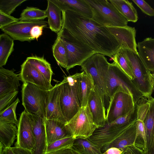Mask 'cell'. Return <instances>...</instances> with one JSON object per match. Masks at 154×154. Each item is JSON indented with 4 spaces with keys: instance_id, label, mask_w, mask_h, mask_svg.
<instances>
[{
    "instance_id": "cell-1",
    "label": "cell",
    "mask_w": 154,
    "mask_h": 154,
    "mask_svg": "<svg viewBox=\"0 0 154 154\" xmlns=\"http://www.w3.org/2000/svg\"><path fill=\"white\" fill-rule=\"evenodd\" d=\"M62 13V27L96 53L112 57L120 49L119 43L106 26L73 11Z\"/></svg>"
},
{
    "instance_id": "cell-2",
    "label": "cell",
    "mask_w": 154,
    "mask_h": 154,
    "mask_svg": "<svg viewBox=\"0 0 154 154\" xmlns=\"http://www.w3.org/2000/svg\"><path fill=\"white\" fill-rule=\"evenodd\" d=\"M83 72L64 76L59 84L61 111L67 123L82 107L81 79Z\"/></svg>"
},
{
    "instance_id": "cell-3",
    "label": "cell",
    "mask_w": 154,
    "mask_h": 154,
    "mask_svg": "<svg viewBox=\"0 0 154 154\" xmlns=\"http://www.w3.org/2000/svg\"><path fill=\"white\" fill-rule=\"evenodd\" d=\"M53 73L51 64L43 57L32 56L21 65L19 76L23 83H31L48 91L53 87L51 83Z\"/></svg>"
},
{
    "instance_id": "cell-4",
    "label": "cell",
    "mask_w": 154,
    "mask_h": 154,
    "mask_svg": "<svg viewBox=\"0 0 154 154\" xmlns=\"http://www.w3.org/2000/svg\"><path fill=\"white\" fill-rule=\"evenodd\" d=\"M135 105L133 111L112 122L106 123L103 127L97 128L88 139L100 149L110 143L123 130L137 120V104Z\"/></svg>"
},
{
    "instance_id": "cell-5",
    "label": "cell",
    "mask_w": 154,
    "mask_h": 154,
    "mask_svg": "<svg viewBox=\"0 0 154 154\" xmlns=\"http://www.w3.org/2000/svg\"><path fill=\"white\" fill-rule=\"evenodd\" d=\"M130 65L134 79L132 81L143 97L148 99L152 93L151 72L146 66L138 52L128 49L121 48Z\"/></svg>"
},
{
    "instance_id": "cell-6",
    "label": "cell",
    "mask_w": 154,
    "mask_h": 154,
    "mask_svg": "<svg viewBox=\"0 0 154 154\" xmlns=\"http://www.w3.org/2000/svg\"><path fill=\"white\" fill-rule=\"evenodd\" d=\"M92 13L91 19L105 26L123 27L128 21L106 0H85Z\"/></svg>"
},
{
    "instance_id": "cell-7",
    "label": "cell",
    "mask_w": 154,
    "mask_h": 154,
    "mask_svg": "<svg viewBox=\"0 0 154 154\" xmlns=\"http://www.w3.org/2000/svg\"><path fill=\"white\" fill-rule=\"evenodd\" d=\"M57 35L64 43L67 51L68 63L65 69L67 71L75 66H81L84 61L96 53L63 27Z\"/></svg>"
},
{
    "instance_id": "cell-8",
    "label": "cell",
    "mask_w": 154,
    "mask_h": 154,
    "mask_svg": "<svg viewBox=\"0 0 154 154\" xmlns=\"http://www.w3.org/2000/svg\"><path fill=\"white\" fill-rule=\"evenodd\" d=\"M22 104L29 114L45 118L48 91L29 83H23L21 91Z\"/></svg>"
},
{
    "instance_id": "cell-9",
    "label": "cell",
    "mask_w": 154,
    "mask_h": 154,
    "mask_svg": "<svg viewBox=\"0 0 154 154\" xmlns=\"http://www.w3.org/2000/svg\"><path fill=\"white\" fill-rule=\"evenodd\" d=\"M110 63L103 54L95 53L86 60L81 66V71L89 73L95 84L103 95L108 98L106 91L108 73Z\"/></svg>"
},
{
    "instance_id": "cell-10",
    "label": "cell",
    "mask_w": 154,
    "mask_h": 154,
    "mask_svg": "<svg viewBox=\"0 0 154 154\" xmlns=\"http://www.w3.org/2000/svg\"><path fill=\"white\" fill-rule=\"evenodd\" d=\"M119 86L132 96L135 104L143 97L132 80L114 61L109 66L106 83L107 94L110 99Z\"/></svg>"
},
{
    "instance_id": "cell-11",
    "label": "cell",
    "mask_w": 154,
    "mask_h": 154,
    "mask_svg": "<svg viewBox=\"0 0 154 154\" xmlns=\"http://www.w3.org/2000/svg\"><path fill=\"white\" fill-rule=\"evenodd\" d=\"M65 127L75 139L88 138L92 135L97 127L93 122L88 103L81 107Z\"/></svg>"
},
{
    "instance_id": "cell-12",
    "label": "cell",
    "mask_w": 154,
    "mask_h": 154,
    "mask_svg": "<svg viewBox=\"0 0 154 154\" xmlns=\"http://www.w3.org/2000/svg\"><path fill=\"white\" fill-rule=\"evenodd\" d=\"M135 104L132 95L122 87H119L110 99L106 123L112 122L129 113L134 109Z\"/></svg>"
},
{
    "instance_id": "cell-13",
    "label": "cell",
    "mask_w": 154,
    "mask_h": 154,
    "mask_svg": "<svg viewBox=\"0 0 154 154\" xmlns=\"http://www.w3.org/2000/svg\"><path fill=\"white\" fill-rule=\"evenodd\" d=\"M48 24V22L44 20L32 21H19L1 29L14 40L21 42H29L34 40L30 34L31 30L33 27L36 25L47 26Z\"/></svg>"
},
{
    "instance_id": "cell-14",
    "label": "cell",
    "mask_w": 154,
    "mask_h": 154,
    "mask_svg": "<svg viewBox=\"0 0 154 154\" xmlns=\"http://www.w3.org/2000/svg\"><path fill=\"white\" fill-rule=\"evenodd\" d=\"M17 127L15 146L32 151L35 144L33 131L30 118L25 110L20 115Z\"/></svg>"
},
{
    "instance_id": "cell-15",
    "label": "cell",
    "mask_w": 154,
    "mask_h": 154,
    "mask_svg": "<svg viewBox=\"0 0 154 154\" xmlns=\"http://www.w3.org/2000/svg\"><path fill=\"white\" fill-rule=\"evenodd\" d=\"M104 101L103 95L95 85L90 95L88 103L93 122L97 128L103 126L106 123Z\"/></svg>"
},
{
    "instance_id": "cell-16",
    "label": "cell",
    "mask_w": 154,
    "mask_h": 154,
    "mask_svg": "<svg viewBox=\"0 0 154 154\" xmlns=\"http://www.w3.org/2000/svg\"><path fill=\"white\" fill-rule=\"evenodd\" d=\"M115 37L120 45V49H128L138 52L135 37V28L129 26L123 27L106 26Z\"/></svg>"
},
{
    "instance_id": "cell-17",
    "label": "cell",
    "mask_w": 154,
    "mask_h": 154,
    "mask_svg": "<svg viewBox=\"0 0 154 154\" xmlns=\"http://www.w3.org/2000/svg\"><path fill=\"white\" fill-rule=\"evenodd\" d=\"M29 114L33 131L35 142L32 154H44L47 146L45 124V118Z\"/></svg>"
},
{
    "instance_id": "cell-18",
    "label": "cell",
    "mask_w": 154,
    "mask_h": 154,
    "mask_svg": "<svg viewBox=\"0 0 154 154\" xmlns=\"http://www.w3.org/2000/svg\"><path fill=\"white\" fill-rule=\"evenodd\" d=\"M45 118L56 120L65 125L67 122L62 113L60 102L59 84L48 90L46 109Z\"/></svg>"
},
{
    "instance_id": "cell-19",
    "label": "cell",
    "mask_w": 154,
    "mask_h": 154,
    "mask_svg": "<svg viewBox=\"0 0 154 154\" xmlns=\"http://www.w3.org/2000/svg\"><path fill=\"white\" fill-rule=\"evenodd\" d=\"M137 120L132 122L123 130L112 142L102 147L100 149L102 152L103 153L108 149L112 147L119 148L123 151L127 146L134 145L136 134V124Z\"/></svg>"
},
{
    "instance_id": "cell-20",
    "label": "cell",
    "mask_w": 154,
    "mask_h": 154,
    "mask_svg": "<svg viewBox=\"0 0 154 154\" xmlns=\"http://www.w3.org/2000/svg\"><path fill=\"white\" fill-rule=\"evenodd\" d=\"M47 145L60 139L72 136L65 124L56 120L45 119Z\"/></svg>"
},
{
    "instance_id": "cell-21",
    "label": "cell",
    "mask_w": 154,
    "mask_h": 154,
    "mask_svg": "<svg viewBox=\"0 0 154 154\" xmlns=\"http://www.w3.org/2000/svg\"><path fill=\"white\" fill-rule=\"evenodd\" d=\"M20 80L19 76L14 70L0 67V98L9 93L18 91Z\"/></svg>"
},
{
    "instance_id": "cell-22",
    "label": "cell",
    "mask_w": 154,
    "mask_h": 154,
    "mask_svg": "<svg viewBox=\"0 0 154 154\" xmlns=\"http://www.w3.org/2000/svg\"><path fill=\"white\" fill-rule=\"evenodd\" d=\"M138 54L148 69L154 72V38L148 37L137 44Z\"/></svg>"
},
{
    "instance_id": "cell-23",
    "label": "cell",
    "mask_w": 154,
    "mask_h": 154,
    "mask_svg": "<svg viewBox=\"0 0 154 154\" xmlns=\"http://www.w3.org/2000/svg\"><path fill=\"white\" fill-rule=\"evenodd\" d=\"M61 11L68 10L79 13L91 18L92 13L90 7L85 0H52Z\"/></svg>"
},
{
    "instance_id": "cell-24",
    "label": "cell",
    "mask_w": 154,
    "mask_h": 154,
    "mask_svg": "<svg viewBox=\"0 0 154 154\" xmlns=\"http://www.w3.org/2000/svg\"><path fill=\"white\" fill-rule=\"evenodd\" d=\"M149 105L143 121L146 137L147 153L149 154L154 144V98L148 99Z\"/></svg>"
},
{
    "instance_id": "cell-25",
    "label": "cell",
    "mask_w": 154,
    "mask_h": 154,
    "mask_svg": "<svg viewBox=\"0 0 154 154\" xmlns=\"http://www.w3.org/2000/svg\"><path fill=\"white\" fill-rule=\"evenodd\" d=\"M47 2L46 10L49 28L52 31L58 33L63 26L62 11L52 0H48Z\"/></svg>"
},
{
    "instance_id": "cell-26",
    "label": "cell",
    "mask_w": 154,
    "mask_h": 154,
    "mask_svg": "<svg viewBox=\"0 0 154 154\" xmlns=\"http://www.w3.org/2000/svg\"><path fill=\"white\" fill-rule=\"evenodd\" d=\"M17 128L14 124L0 121V145L10 147L17 137Z\"/></svg>"
},
{
    "instance_id": "cell-27",
    "label": "cell",
    "mask_w": 154,
    "mask_h": 154,
    "mask_svg": "<svg viewBox=\"0 0 154 154\" xmlns=\"http://www.w3.org/2000/svg\"><path fill=\"white\" fill-rule=\"evenodd\" d=\"M109 1L128 22L137 21L138 14L131 2L126 0H109Z\"/></svg>"
},
{
    "instance_id": "cell-28",
    "label": "cell",
    "mask_w": 154,
    "mask_h": 154,
    "mask_svg": "<svg viewBox=\"0 0 154 154\" xmlns=\"http://www.w3.org/2000/svg\"><path fill=\"white\" fill-rule=\"evenodd\" d=\"M72 148L77 154H103L100 148L88 138L75 139Z\"/></svg>"
},
{
    "instance_id": "cell-29",
    "label": "cell",
    "mask_w": 154,
    "mask_h": 154,
    "mask_svg": "<svg viewBox=\"0 0 154 154\" xmlns=\"http://www.w3.org/2000/svg\"><path fill=\"white\" fill-rule=\"evenodd\" d=\"M14 39L5 33L0 35V67L6 63L14 51Z\"/></svg>"
},
{
    "instance_id": "cell-30",
    "label": "cell",
    "mask_w": 154,
    "mask_h": 154,
    "mask_svg": "<svg viewBox=\"0 0 154 154\" xmlns=\"http://www.w3.org/2000/svg\"><path fill=\"white\" fill-rule=\"evenodd\" d=\"M82 72L81 79L82 106H84L88 104L90 95L95 84L91 75L89 73Z\"/></svg>"
},
{
    "instance_id": "cell-31",
    "label": "cell",
    "mask_w": 154,
    "mask_h": 154,
    "mask_svg": "<svg viewBox=\"0 0 154 154\" xmlns=\"http://www.w3.org/2000/svg\"><path fill=\"white\" fill-rule=\"evenodd\" d=\"M52 51L58 64L66 69L68 63L67 51L64 43L58 36L53 45Z\"/></svg>"
},
{
    "instance_id": "cell-32",
    "label": "cell",
    "mask_w": 154,
    "mask_h": 154,
    "mask_svg": "<svg viewBox=\"0 0 154 154\" xmlns=\"http://www.w3.org/2000/svg\"><path fill=\"white\" fill-rule=\"evenodd\" d=\"M47 17L46 10L27 7L21 13L20 21H32L43 20Z\"/></svg>"
},
{
    "instance_id": "cell-33",
    "label": "cell",
    "mask_w": 154,
    "mask_h": 154,
    "mask_svg": "<svg viewBox=\"0 0 154 154\" xmlns=\"http://www.w3.org/2000/svg\"><path fill=\"white\" fill-rule=\"evenodd\" d=\"M20 100L17 98L11 105L0 112V121L13 123L17 126L18 121L17 119L16 110Z\"/></svg>"
},
{
    "instance_id": "cell-34",
    "label": "cell",
    "mask_w": 154,
    "mask_h": 154,
    "mask_svg": "<svg viewBox=\"0 0 154 154\" xmlns=\"http://www.w3.org/2000/svg\"><path fill=\"white\" fill-rule=\"evenodd\" d=\"M113 60L132 80L134 79L129 62L121 49L113 56Z\"/></svg>"
},
{
    "instance_id": "cell-35",
    "label": "cell",
    "mask_w": 154,
    "mask_h": 154,
    "mask_svg": "<svg viewBox=\"0 0 154 154\" xmlns=\"http://www.w3.org/2000/svg\"><path fill=\"white\" fill-rule=\"evenodd\" d=\"M75 139L72 136H71L57 140L47 145L45 153L64 148H71Z\"/></svg>"
},
{
    "instance_id": "cell-36",
    "label": "cell",
    "mask_w": 154,
    "mask_h": 154,
    "mask_svg": "<svg viewBox=\"0 0 154 154\" xmlns=\"http://www.w3.org/2000/svg\"><path fill=\"white\" fill-rule=\"evenodd\" d=\"M136 126V134L134 145L143 146L147 154L146 139L143 121L137 119Z\"/></svg>"
},
{
    "instance_id": "cell-37",
    "label": "cell",
    "mask_w": 154,
    "mask_h": 154,
    "mask_svg": "<svg viewBox=\"0 0 154 154\" xmlns=\"http://www.w3.org/2000/svg\"><path fill=\"white\" fill-rule=\"evenodd\" d=\"M26 0H0V11L9 15L14 11L16 8Z\"/></svg>"
},
{
    "instance_id": "cell-38",
    "label": "cell",
    "mask_w": 154,
    "mask_h": 154,
    "mask_svg": "<svg viewBox=\"0 0 154 154\" xmlns=\"http://www.w3.org/2000/svg\"><path fill=\"white\" fill-rule=\"evenodd\" d=\"M18 91L11 92L0 98V112L11 105L16 97Z\"/></svg>"
},
{
    "instance_id": "cell-39",
    "label": "cell",
    "mask_w": 154,
    "mask_h": 154,
    "mask_svg": "<svg viewBox=\"0 0 154 154\" xmlns=\"http://www.w3.org/2000/svg\"><path fill=\"white\" fill-rule=\"evenodd\" d=\"M132 1L145 14L151 17L154 16V9L143 0H133Z\"/></svg>"
},
{
    "instance_id": "cell-40",
    "label": "cell",
    "mask_w": 154,
    "mask_h": 154,
    "mask_svg": "<svg viewBox=\"0 0 154 154\" xmlns=\"http://www.w3.org/2000/svg\"><path fill=\"white\" fill-rule=\"evenodd\" d=\"M20 21L19 18H15L0 11V28L1 29L12 23Z\"/></svg>"
},
{
    "instance_id": "cell-41",
    "label": "cell",
    "mask_w": 154,
    "mask_h": 154,
    "mask_svg": "<svg viewBox=\"0 0 154 154\" xmlns=\"http://www.w3.org/2000/svg\"><path fill=\"white\" fill-rule=\"evenodd\" d=\"M47 27L44 25H36L33 27L30 32L32 37L34 39H36L37 40L38 38L42 35L43 29Z\"/></svg>"
},
{
    "instance_id": "cell-42",
    "label": "cell",
    "mask_w": 154,
    "mask_h": 154,
    "mask_svg": "<svg viewBox=\"0 0 154 154\" xmlns=\"http://www.w3.org/2000/svg\"><path fill=\"white\" fill-rule=\"evenodd\" d=\"M127 147L131 154H147L143 147L132 145Z\"/></svg>"
},
{
    "instance_id": "cell-43",
    "label": "cell",
    "mask_w": 154,
    "mask_h": 154,
    "mask_svg": "<svg viewBox=\"0 0 154 154\" xmlns=\"http://www.w3.org/2000/svg\"><path fill=\"white\" fill-rule=\"evenodd\" d=\"M44 154H77L72 149L68 148L62 149L51 152L45 153Z\"/></svg>"
},
{
    "instance_id": "cell-44",
    "label": "cell",
    "mask_w": 154,
    "mask_h": 154,
    "mask_svg": "<svg viewBox=\"0 0 154 154\" xmlns=\"http://www.w3.org/2000/svg\"><path fill=\"white\" fill-rule=\"evenodd\" d=\"M11 149L14 154H32V150L23 148L15 146Z\"/></svg>"
},
{
    "instance_id": "cell-45",
    "label": "cell",
    "mask_w": 154,
    "mask_h": 154,
    "mask_svg": "<svg viewBox=\"0 0 154 154\" xmlns=\"http://www.w3.org/2000/svg\"><path fill=\"white\" fill-rule=\"evenodd\" d=\"M121 149L116 147H111L108 149L103 154H121L123 152Z\"/></svg>"
},
{
    "instance_id": "cell-46",
    "label": "cell",
    "mask_w": 154,
    "mask_h": 154,
    "mask_svg": "<svg viewBox=\"0 0 154 154\" xmlns=\"http://www.w3.org/2000/svg\"><path fill=\"white\" fill-rule=\"evenodd\" d=\"M0 154H14L11 149V147L4 148L2 152Z\"/></svg>"
},
{
    "instance_id": "cell-47",
    "label": "cell",
    "mask_w": 154,
    "mask_h": 154,
    "mask_svg": "<svg viewBox=\"0 0 154 154\" xmlns=\"http://www.w3.org/2000/svg\"><path fill=\"white\" fill-rule=\"evenodd\" d=\"M151 80L152 90L154 91V72L151 73Z\"/></svg>"
},
{
    "instance_id": "cell-48",
    "label": "cell",
    "mask_w": 154,
    "mask_h": 154,
    "mask_svg": "<svg viewBox=\"0 0 154 154\" xmlns=\"http://www.w3.org/2000/svg\"><path fill=\"white\" fill-rule=\"evenodd\" d=\"M149 154H154V149H152Z\"/></svg>"
},
{
    "instance_id": "cell-49",
    "label": "cell",
    "mask_w": 154,
    "mask_h": 154,
    "mask_svg": "<svg viewBox=\"0 0 154 154\" xmlns=\"http://www.w3.org/2000/svg\"><path fill=\"white\" fill-rule=\"evenodd\" d=\"M152 149H154V144L153 145V147H152Z\"/></svg>"
}]
</instances>
